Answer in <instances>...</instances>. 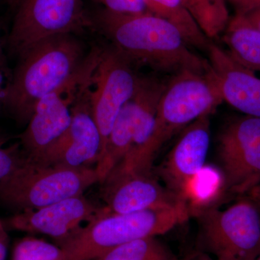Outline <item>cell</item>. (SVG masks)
Masks as SVG:
<instances>
[{"instance_id":"obj_11","label":"cell","mask_w":260,"mask_h":260,"mask_svg":"<svg viewBox=\"0 0 260 260\" xmlns=\"http://www.w3.org/2000/svg\"><path fill=\"white\" fill-rule=\"evenodd\" d=\"M90 81L80 89L72 107L69 129L42 160V165L80 169L96 164L102 153V140L89 102Z\"/></svg>"},{"instance_id":"obj_8","label":"cell","mask_w":260,"mask_h":260,"mask_svg":"<svg viewBox=\"0 0 260 260\" xmlns=\"http://www.w3.org/2000/svg\"><path fill=\"white\" fill-rule=\"evenodd\" d=\"M217 158L224 190L249 194L260 184V117L229 121L217 140Z\"/></svg>"},{"instance_id":"obj_28","label":"cell","mask_w":260,"mask_h":260,"mask_svg":"<svg viewBox=\"0 0 260 260\" xmlns=\"http://www.w3.org/2000/svg\"><path fill=\"white\" fill-rule=\"evenodd\" d=\"M249 199L255 204L260 214V184L249 194Z\"/></svg>"},{"instance_id":"obj_17","label":"cell","mask_w":260,"mask_h":260,"mask_svg":"<svg viewBox=\"0 0 260 260\" xmlns=\"http://www.w3.org/2000/svg\"><path fill=\"white\" fill-rule=\"evenodd\" d=\"M134 112V103L132 99L121 108L114 121L95 167L101 184L129 153L133 144Z\"/></svg>"},{"instance_id":"obj_23","label":"cell","mask_w":260,"mask_h":260,"mask_svg":"<svg viewBox=\"0 0 260 260\" xmlns=\"http://www.w3.org/2000/svg\"><path fill=\"white\" fill-rule=\"evenodd\" d=\"M19 145L3 148L0 146V183L11 174L25 160Z\"/></svg>"},{"instance_id":"obj_15","label":"cell","mask_w":260,"mask_h":260,"mask_svg":"<svg viewBox=\"0 0 260 260\" xmlns=\"http://www.w3.org/2000/svg\"><path fill=\"white\" fill-rule=\"evenodd\" d=\"M108 213L125 214L166 209L187 203L151 175L109 177L102 183Z\"/></svg>"},{"instance_id":"obj_21","label":"cell","mask_w":260,"mask_h":260,"mask_svg":"<svg viewBox=\"0 0 260 260\" xmlns=\"http://www.w3.org/2000/svg\"><path fill=\"white\" fill-rule=\"evenodd\" d=\"M96 260H177L157 237L141 238L113 248Z\"/></svg>"},{"instance_id":"obj_25","label":"cell","mask_w":260,"mask_h":260,"mask_svg":"<svg viewBox=\"0 0 260 260\" xmlns=\"http://www.w3.org/2000/svg\"><path fill=\"white\" fill-rule=\"evenodd\" d=\"M239 13L243 15L249 23L260 31V5Z\"/></svg>"},{"instance_id":"obj_16","label":"cell","mask_w":260,"mask_h":260,"mask_svg":"<svg viewBox=\"0 0 260 260\" xmlns=\"http://www.w3.org/2000/svg\"><path fill=\"white\" fill-rule=\"evenodd\" d=\"M207 53L223 102L246 116L260 117V72L239 64L213 42Z\"/></svg>"},{"instance_id":"obj_32","label":"cell","mask_w":260,"mask_h":260,"mask_svg":"<svg viewBox=\"0 0 260 260\" xmlns=\"http://www.w3.org/2000/svg\"><path fill=\"white\" fill-rule=\"evenodd\" d=\"M5 142H6L5 138L0 135V146H3L5 144Z\"/></svg>"},{"instance_id":"obj_18","label":"cell","mask_w":260,"mask_h":260,"mask_svg":"<svg viewBox=\"0 0 260 260\" xmlns=\"http://www.w3.org/2000/svg\"><path fill=\"white\" fill-rule=\"evenodd\" d=\"M227 51L239 64L260 72V31L241 13L230 19L223 32Z\"/></svg>"},{"instance_id":"obj_4","label":"cell","mask_w":260,"mask_h":260,"mask_svg":"<svg viewBox=\"0 0 260 260\" xmlns=\"http://www.w3.org/2000/svg\"><path fill=\"white\" fill-rule=\"evenodd\" d=\"M96 183H100V179L95 168L42 165L25 157L0 183V200L20 211L39 209L83 195Z\"/></svg>"},{"instance_id":"obj_31","label":"cell","mask_w":260,"mask_h":260,"mask_svg":"<svg viewBox=\"0 0 260 260\" xmlns=\"http://www.w3.org/2000/svg\"><path fill=\"white\" fill-rule=\"evenodd\" d=\"M6 235L5 230V224L0 220V236Z\"/></svg>"},{"instance_id":"obj_24","label":"cell","mask_w":260,"mask_h":260,"mask_svg":"<svg viewBox=\"0 0 260 260\" xmlns=\"http://www.w3.org/2000/svg\"><path fill=\"white\" fill-rule=\"evenodd\" d=\"M104 5V9L114 13H141L148 11L144 0H96Z\"/></svg>"},{"instance_id":"obj_14","label":"cell","mask_w":260,"mask_h":260,"mask_svg":"<svg viewBox=\"0 0 260 260\" xmlns=\"http://www.w3.org/2000/svg\"><path fill=\"white\" fill-rule=\"evenodd\" d=\"M83 195L68 198L36 210H25L6 220L10 229L37 233L64 240L100 213Z\"/></svg>"},{"instance_id":"obj_5","label":"cell","mask_w":260,"mask_h":260,"mask_svg":"<svg viewBox=\"0 0 260 260\" xmlns=\"http://www.w3.org/2000/svg\"><path fill=\"white\" fill-rule=\"evenodd\" d=\"M223 102L211 71H184L169 78L159 102L155 127L148 145L153 162L160 148L198 118L212 114Z\"/></svg>"},{"instance_id":"obj_7","label":"cell","mask_w":260,"mask_h":260,"mask_svg":"<svg viewBox=\"0 0 260 260\" xmlns=\"http://www.w3.org/2000/svg\"><path fill=\"white\" fill-rule=\"evenodd\" d=\"M100 50H93L82 68L64 85L41 99L34 107L28 126L20 135L24 153L31 161L39 162L48 150L69 129L72 107L77 95L91 78Z\"/></svg>"},{"instance_id":"obj_1","label":"cell","mask_w":260,"mask_h":260,"mask_svg":"<svg viewBox=\"0 0 260 260\" xmlns=\"http://www.w3.org/2000/svg\"><path fill=\"white\" fill-rule=\"evenodd\" d=\"M97 21L114 47L132 63L171 76L184 71L208 74L211 70L208 59L191 50L175 25L150 12L125 14L104 9Z\"/></svg>"},{"instance_id":"obj_33","label":"cell","mask_w":260,"mask_h":260,"mask_svg":"<svg viewBox=\"0 0 260 260\" xmlns=\"http://www.w3.org/2000/svg\"><path fill=\"white\" fill-rule=\"evenodd\" d=\"M253 260H260V254H259V255H258L257 256H256V258H254V259Z\"/></svg>"},{"instance_id":"obj_6","label":"cell","mask_w":260,"mask_h":260,"mask_svg":"<svg viewBox=\"0 0 260 260\" xmlns=\"http://www.w3.org/2000/svg\"><path fill=\"white\" fill-rule=\"evenodd\" d=\"M204 252L215 260H253L260 254V214L250 199L200 215Z\"/></svg>"},{"instance_id":"obj_2","label":"cell","mask_w":260,"mask_h":260,"mask_svg":"<svg viewBox=\"0 0 260 260\" xmlns=\"http://www.w3.org/2000/svg\"><path fill=\"white\" fill-rule=\"evenodd\" d=\"M3 104L18 121L28 122L34 107L43 97L60 88L82 68L86 56L71 35L48 39L25 51Z\"/></svg>"},{"instance_id":"obj_26","label":"cell","mask_w":260,"mask_h":260,"mask_svg":"<svg viewBox=\"0 0 260 260\" xmlns=\"http://www.w3.org/2000/svg\"><path fill=\"white\" fill-rule=\"evenodd\" d=\"M238 8V13H243L246 10L260 5V0H230Z\"/></svg>"},{"instance_id":"obj_9","label":"cell","mask_w":260,"mask_h":260,"mask_svg":"<svg viewBox=\"0 0 260 260\" xmlns=\"http://www.w3.org/2000/svg\"><path fill=\"white\" fill-rule=\"evenodd\" d=\"M90 24L82 0H22L10 34L20 55L52 38L71 35Z\"/></svg>"},{"instance_id":"obj_27","label":"cell","mask_w":260,"mask_h":260,"mask_svg":"<svg viewBox=\"0 0 260 260\" xmlns=\"http://www.w3.org/2000/svg\"><path fill=\"white\" fill-rule=\"evenodd\" d=\"M183 260H215L210 256L209 254L204 252V251H198V252L193 253Z\"/></svg>"},{"instance_id":"obj_20","label":"cell","mask_w":260,"mask_h":260,"mask_svg":"<svg viewBox=\"0 0 260 260\" xmlns=\"http://www.w3.org/2000/svg\"><path fill=\"white\" fill-rule=\"evenodd\" d=\"M205 36L213 40L230 21L226 0H181Z\"/></svg>"},{"instance_id":"obj_22","label":"cell","mask_w":260,"mask_h":260,"mask_svg":"<svg viewBox=\"0 0 260 260\" xmlns=\"http://www.w3.org/2000/svg\"><path fill=\"white\" fill-rule=\"evenodd\" d=\"M13 260H65V256L60 246L42 239L27 237L17 243Z\"/></svg>"},{"instance_id":"obj_12","label":"cell","mask_w":260,"mask_h":260,"mask_svg":"<svg viewBox=\"0 0 260 260\" xmlns=\"http://www.w3.org/2000/svg\"><path fill=\"white\" fill-rule=\"evenodd\" d=\"M210 115L186 126L158 167L159 177L168 189L186 202L191 184L203 170L210 143Z\"/></svg>"},{"instance_id":"obj_10","label":"cell","mask_w":260,"mask_h":260,"mask_svg":"<svg viewBox=\"0 0 260 260\" xmlns=\"http://www.w3.org/2000/svg\"><path fill=\"white\" fill-rule=\"evenodd\" d=\"M139 78L133 63L116 48L101 50L91 77L93 89L89 90L92 114L102 136L101 155L121 108L134 96Z\"/></svg>"},{"instance_id":"obj_29","label":"cell","mask_w":260,"mask_h":260,"mask_svg":"<svg viewBox=\"0 0 260 260\" xmlns=\"http://www.w3.org/2000/svg\"><path fill=\"white\" fill-rule=\"evenodd\" d=\"M6 235L0 236V260H5L7 256Z\"/></svg>"},{"instance_id":"obj_13","label":"cell","mask_w":260,"mask_h":260,"mask_svg":"<svg viewBox=\"0 0 260 260\" xmlns=\"http://www.w3.org/2000/svg\"><path fill=\"white\" fill-rule=\"evenodd\" d=\"M165 80L155 76H140L134 96L133 144L124 160L108 177L143 174L151 175L153 162L148 155V145L155 127L160 98L167 88Z\"/></svg>"},{"instance_id":"obj_3","label":"cell","mask_w":260,"mask_h":260,"mask_svg":"<svg viewBox=\"0 0 260 260\" xmlns=\"http://www.w3.org/2000/svg\"><path fill=\"white\" fill-rule=\"evenodd\" d=\"M189 215L185 203L166 209L125 214L108 213L104 208L59 244L65 260H96L121 244L167 234L184 223Z\"/></svg>"},{"instance_id":"obj_30","label":"cell","mask_w":260,"mask_h":260,"mask_svg":"<svg viewBox=\"0 0 260 260\" xmlns=\"http://www.w3.org/2000/svg\"><path fill=\"white\" fill-rule=\"evenodd\" d=\"M3 84H4V78H3V74L0 73V104L3 103V96H4L5 88H3Z\"/></svg>"},{"instance_id":"obj_19","label":"cell","mask_w":260,"mask_h":260,"mask_svg":"<svg viewBox=\"0 0 260 260\" xmlns=\"http://www.w3.org/2000/svg\"><path fill=\"white\" fill-rule=\"evenodd\" d=\"M148 10L175 25L190 47L206 51L213 41L205 36L181 0H144Z\"/></svg>"}]
</instances>
